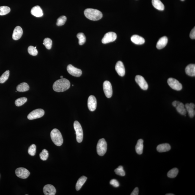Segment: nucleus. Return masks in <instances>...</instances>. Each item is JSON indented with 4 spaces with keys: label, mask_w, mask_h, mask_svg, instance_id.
<instances>
[{
    "label": "nucleus",
    "mask_w": 195,
    "mask_h": 195,
    "mask_svg": "<svg viewBox=\"0 0 195 195\" xmlns=\"http://www.w3.org/2000/svg\"><path fill=\"white\" fill-rule=\"evenodd\" d=\"M167 83L171 88L176 90H181L183 88L182 84L178 80L173 78H169L167 80Z\"/></svg>",
    "instance_id": "obj_7"
},
{
    "label": "nucleus",
    "mask_w": 195,
    "mask_h": 195,
    "mask_svg": "<svg viewBox=\"0 0 195 195\" xmlns=\"http://www.w3.org/2000/svg\"><path fill=\"white\" fill-rule=\"evenodd\" d=\"M40 156L42 160L45 161L47 160L48 157V152L46 149H43L40 153Z\"/></svg>",
    "instance_id": "obj_37"
},
{
    "label": "nucleus",
    "mask_w": 195,
    "mask_h": 195,
    "mask_svg": "<svg viewBox=\"0 0 195 195\" xmlns=\"http://www.w3.org/2000/svg\"><path fill=\"white\" fill-rule=\"evenodd\" d=\"M117 38V35L116 33L113 32H109L105 34L103 38H102V42L103 44H106L110 42L114 41Z\"/></svg>",
    "instance_id": "obj_8"
},
{
    "label": "nucleus",
    "mask_w": 195,
    "mask_h": 195,
    "mask_svg": "<svg viewBox=\"0 0 195 195\" xmlns=\"http://www.w3.org/2000/svg\"><path fill=\"white\" fill-rule=\"evenodd\" d=\"M9 76V71H6L2 74V75L0 77V83H4L7 80Z\"/></svg>",
    "instance_id": "obj_31"
},
{
    "label": "nucleus",
    "mask_w": 195,
    "mask_h": 195,
    "mask_svg": "<svg viewBox=\"0 0 195 195\" xmlns=\"http://www.w3.org/2000/svg\"><path fill=\"white\" fill-rule=\"evenodd\" d=\"M144 140L142 139L138 140L135 147L136 151L139 155L142 154L144 149Z\"/></svg>",
    "instance_id": "obj_23"
},
{
    "label": "nucleus",
    "mask_w": 195,
    "mask_h": 195,
    "mask_svg": "<svg viewBox=\"0 0 195 195\" xmlns=\"http://www.w3.org/2000/svg\"><path fill=\"white\" fill-rule=\"evenodd\" d=\"M172 105L176 107L177 111L180 114L183 115L186 114L187 112L185 108V105L181 102L178 101H174L172 103Z\"/></svg>",
    "instance_id": "obj_11"
},
{
    "label": "nucleus",
    "mask_w": 195,
    "mask_h": 195,
    "mask_svg": "<svg viewBox=\"0 0 195 195\" xmlns=\"http://www.w3.org/2000/svg\"><path fill=\"white\" fill-rule=\"evenodd\" d=\"M87 178L85 176H82L78 180L76 183V188L77 191L80 190L84 183H85Z\"/></svg>",
    "instance_id": "obj_26"
},
{
    "label": "nucleus",
    "mask_w": 195,
    "mask_h": 195,
    "mask_svg": "<svg viewBox=\"0 0 195 195\" xmlns=\"http://www.w3.org/2000/svg\"><path fill=\"white\" fill-rule=\"evenodd\" d=\"M185 72L188 76L194 77L195 76V65L190 64L185 68Z\"/></svg>",
    "instance_id": "obj_22"
},
{
    "label": "nucleus",
    "mask_w": 195,
    "mask_h": 195,
    "mask_svg": "<svg viewBox=\"0 0 195 195\" xmlns=\"http://www.w3.org/2000/svg\"><path fill=\"white\" fill-rule=\"evenodd\" d=\"M115 70L118 74L121 77L125 75L126 71L122 62L120 61L117 62L115 66Z\"/></svg>",
    "instance_id": "obj_15"
},
{
    "label": "nucleus",
    "mask_w": 195,
    "mask_h": 195,
    "mask_svg": "<svg viewBox=\"0 0 195 195\" xmlns=\"http://www.w3.org/2000/svg\"><path fill=\"white\" fill-rule=\"evenodd\" d=\"M66 21V16H62L60 17L57 20L56 25L58 26L64 25Z\"/></svg>",
    "instance_id": "obj_36"
},
{
    "label": "nucleus",
    "mask_w": 195,
    "mask_h": 195,
    "mask_svg": "<svg viewBox=\"0 0 195 195\" xmlns=\"http://www.w3.org/2000/svg\"><path fill=\"white\" fill-rule=\"evenodd\" d=\"M87 105L89 109L91 111H94L96 110L97 106V100L93 95L89 97L87 101Z\"/></svg>",
    "instance_id": "obj_14"
},
{
    "label": "nucleus",
    "mask_w": 195,
    "mask_h": 195,
    "mask_svg": "<svg viewBox=\"0 0 195 195\" xmlns=\"http://www.w3.org/2000/svg\"><path fill=\"white\" fill-rule=\"evenodd\" d=\"M110 184L115 188H118L119 186V183L116 179H112L110 181Z\"/></svg>",
    "instance_id": "obj_39"
},
{
    "label": "nucleus",
    "mask_w": 195,
    "mask_h": 195,
    "mask_svg": "<svg viewBox=\"0 0 195 195\" xmlns=\"http://www.w3.org/2000/svg\"><path fill=\"white\" fill-rule=\"evenodd\" d=\"M185 106L187 112H188L190 118H193L195 115L194 110L195 105L193 103H186Z\"/></svg>",
    "instance_id": "obj_18"
},
{
    "label": "nucleus",
    "mask_w": 195,
    "mask_h": 195,
    "mask_svg": "<svg viewBox=\"0 0 195 195\" xmlns=\"http://www.w3.org/2000/svg\"><path fill=\"white\" fill-rule=\"evenodd\" d=\"M84 13L85 17L91 20H98L103 17L102 13L97 9H87L84 10Z\"/></svg>",
    "instance_id": "obj_2"
},
{
    "label": "nucleus",
    "mask_w": 195,
    "mask_h": 195,
    "mask_svg": "<svg viewBox=\"0 0 195 195\" xmlns=\"http://www.w3.org/2000/svg\"><path fill=\"white\" fill-rule=\"evenodd\" d=\"M45 114V111L42 109H37L29 113L27 116L29 120H34L41 118Z\"/></svg>",
    "instance_id": "obj_6"
},
{
    "label": "nucleus",
    "mask_w": 195,
    "mask_h": 195,
    "mask_svg": "<svg viewBox=\"0 0 195 195\" xmlns=\"http://www.w3.org/2000/svg\"><path fill=\"white\" fill-rule=\"evenodd\" d=\"M98 154L100 156L105 155L107 150V143L104 139L99 140L97 147Z\"/></svg>",
    "instance_id": "obj_4"
},
{
    "label": "nucleus",
    "mask_w": 195,
    "mask_h": 195,
    "mask_svg": "<svg viewBox=\"0 0 195 195\" xmlns=\"http://www.w3.org/2000/svg\"><path fill=\"white\" fill-rule=\"evenodd\" d=\"M153 6L155 9L160 11H163L165 9V6L160 0H152Z\"/></svg>",
    "instance_id": "obj_25"
},
{
    "label": "nucleus",
    "mask_w": 195,
    "mask_h": 195,
    "mask_svg": "<svg viewBox=\"0 0 195 195\" xmlns=\"http://www.w3.org/2000/svg\"><path fill=\"white\" fill-rule=\"evenodd\" d=\"M181 1H184V0H181Z\"/></svg>",
    "instance_id": "obj_44"
},
{
    "label": "nucleus",
    "mask_w": 195,
    "mask_h": 195,
    "mask_svg": "<svg viewBox=\"0 0 195 195\" xmlns=\"http://www.w3.org/2000/svg\"><path fill=\"white\" fill-rule=\"evenodd\" d=\"M115 173L117 175L120 176H124L126 175V173L123 169V167L122 166H119L115 170Z\"/></svg>",
    "instance_id": "obj_35"
},
{
    "label": "nucleus",
    "mask_w": 195,
    "mask_h": 195,
    "mask_svg": "<svg viewBox=\"0 0 195 195\" xmlns=\"http://www.w3.org/2000/svg\"><path fill=\"white\" fill-rule=\"evenodd\" d=\"M29 87L26 82H22L19 84L16 88V90L19 92H25L29 90Z\"/></svg>",
    "instance_id": "obj_27"
},
{
    "label": "nucleus",
    "mask_w": 195,
    "mask_h": 195,
    "mask_svg": "<svg viewBox=\"0 0 195 195\" xmlns=\"http://www.w3.org/2000/svg\"><path fill=\"white\" fill-rule=\"evenodd\" d=\"M27 99L26 97H22L17 99L15 100V104L16 106L19 107L22 106L27 102Z\"/></svg>",
    "instance_id": "obj_32"
},
{
    "label": "nucleus",
    "mask_w": 195,
    "mask_h": 195,
    "mask_svg": "<svg viewBox=\"0 0 195 195\" xmlns=\"http://www.w3.org/2000/svg\"><path fill=\"white\" fill-rule=\"evenodd\" d=\"M178 173V169L177 168H173L172 169V170H170L168 172V173H167V176L169 178H174L177 176Z\"/></svg>",
    "instance_id": "obj_28"
},
{
    "label": "nucleus",
    "mask_w": 195,
    "mask_h": 195,
    "mask_svg": "<svg viewBox=\"0 0 195 195\" xmlns=\"http://www.w3.org/2000/svg\"><path fill=\"white\" fill-rule=\"evenodd\" d=\"M31 14L36 17H41L43 14L41 8L38 6H35L32 8L31 10Z\"/></svg>",
    "instance_id": "obj_19"
},
{
    "label": "nucleus",
    "mask_w": 195,
    "mask_h": 195,
    "mask_svg": "<svg viewBox=\"0 0 195 195\" xmlns=\"http://www.w3.org/2000/svg\"><path fill=\"white\" fill-rule=\"evenodd\" d=\"M28 52L29 54L32 55V56H35L38 54V51L36 49V46L34 47L30 46L28 48Z\"/></svg>",
    "instance_id": "obj_33"
},
{
    "label": "nucleus",
    "mask_w": 195,
    "mask_h": 195,
    "mask_svg": "<svg viewBox=\"0 0 195 195\" xmlns=\"http://www.w3.org/2000/svg\"><path fill=\"white\" fill-rule=\"evenodd\" d=\"M157 149L159 152H163L170 150L171 147L168 144H159L157 146Z\"/></svg>",
    "instance_id": "obj_24"
},
{
    "label": "nucleus",
    "mask_w": 195,
    "mask_h": 195,
    "mask_svg": "<svg viewBox=\"0 0 195 195\" xmlns=\"http://www.w3.org/2000/svg\"><path fill=\"white\" fill-rule=\"evenodd\" d=\"M131 40L133 43L136 45H142L145 42V40L144 38L137 35L132 36Z\"/></svg>",
    "instance_id": "obj_21"
},
{
    "label": "nucleus",
    "mask_w": 195,
    "mask_h": 195,
    "mask_svg": "<svg viewBox=\"0 0 195 195\" xmlns=\"http://www.w3.org/2000/svg\"><path fill=\"white\" fill-rule=\"evenodd\" d=\"M139 188L136 187L133 190L132 192L131 193V195H139Z\"/></svg>",
    "instance_id": "obj_41"
},
{
    "label": "nucleus",
    "mask_w": 195,
    "mask_h": 195,
    "mask_svg": "<svg viewBox=\"0 0 195 195\" xmlns=\"http://www.w3.org/2000/svg\"><path fill=\"white\" fill-rule=\"evenodd\" d=\"M77 37L79 39V45H82L85 43L86 38L85 35L83 33L79 32L77 34Z\"/></svg>",
    "instance_id": "obj_30"
},
{
    "label": "nucleus",
    "mask_w": 195,
    "mask_h": 195,
    "mask_svg": "<svg viewBox=\"0 0 195 195\" xmlns=\"http://www.w3.org/2000/svg\"><path fill=\"white\" fill-rule=\"evenodd\" d=\"M104 93L107 98H110L113 95V89L111 83L109 81H105L103 84Z\"/></svg>",
    "instance_id": "obj_9"
},
{
    "label": "nucleus",
    "mask_w": 195,
    "mask_h": 195,
    "mask_svg": "<svg viewBox=\"0 0 195 195\" xmlns=\"http://www.w3.org/2000/svg\"><path fill=\"white\" fill-rule=\"evenodd\" d=\"M23 34L22 29L20 26H17L14 29L12 34V38L14 40H17L22 37Z\"/></svg>",
    "instance_id": "obj_17"
},
{
    "label": "nucleus",
    "mask_w": 195,
    "mask_h": 195,
    "mask_svg": "<svg viewBox=\"0 0 195 195\" xmlns=\"http://www.w3.org/2000/svg\"><path fill=\"white\" fill-rule=\"evenodd\" d=\"M43 44L48 49H51L52 45V40L49 38H46L44 40Z\"/></svg>",
    "instance_id": "obj_34"
},
{
    "label": "nucleus",
    "mask_w": 195,
    "mask_h": 195,
    "mask_svg": "<svg viewBox=\"0 0 195 195\" xmlns=\"http://www.w3.org/2000/svg\"><path fill=\"white\" fill-rule=\"evenodd\" d=\"M190 37L192 39H195V27L191 30L190 32Z\"/></svg>",
    "instance_id": "obj_40"
},
{
    "label": "nucleus",
    "mask_w": 195,
    "mask_h": 195,
    "mask_svg": "<svg viewBox=\"0 0 195 195\" xmlns=\"http://www.w3.org/2000/svg\"><path fill=\"white\" fill-rule=\"evenodd\" d=\"M67 71L70 74L74 77H80L82 74V71L81 69L74 67L71 64L68 65Z\"/></svg>",
    "instance_id": "obj_12"
},
{
    "label": "nucleus",
    "mask_w": 195,
    "mask_h": 195,
    "mask_svg": "<svg viewBox=\"0 0 195 195\" xmlns=\"http://www.w3.org/2000/svg\"><path fill=\"white\" fill-rule=\"evenodd\" d=\"M168 40L167 37L163 36L157 42V48L158 49L160 50L165 48L168 43Z\"/></svg>",
    "instance_id": "obj_20"
},
{
    "label": "nucleus",
    "mask_w": 195,
    "mask_h": 195,
    "mask_svg": "<svg viewBox=\"0 0 195 195\" xmlns=\"http://www.w3.org/2000/svg\"><path fill=\"white\" fill-rule=\"evenodd\" d=\"M11 9L9 6H0V15H6L10 12Z\"/></svg>",
    "instance_id": "obj_29"
},
{
    "label": "nucleus",
    "mask_w": 195,
    "mask_h": 195,
    "mask_svg": "<svg viewBox=\"0 0 195 195\" xmlns=\"http://www.w3.org/2000/svg\"><path fill=\"white\" fill-rule=\"evenodd\" d=\"M135 81L139 84L141 89L144 90H147L148 88L147 82L142 76L137 75L135 77Z\"/></svg>",
    "instance_id": "obj_13"
},
{
    "label": "nucleus",
    "mask_w": 195,
    "mask_h": 195,
    "mask_svg": "<svg viewBox=\"0 0 195 195\" xmlns=\"http://www.w3.org/2000/svg\"><path fill=\"white\" fill-rule=\"evenodd\" d=\"M166 195H174V194H171V193H169V194H166Z\"/></svg>",
    "instance_id": "obj_42"
},
{
    "label": "nucleus",
    "mask_w": 195,
    "mask_h": 195,
    "mask_svg": "<svg viewBox=\"0 0 195 195\" xmlns=\"http://www.w3.org/2000/svg\"><path fill=\"white\" fill-rule=\"evenodd\" d=\"M52 141L55 145L59 146L62 144L63 139L61 133L57 129H53L50 133Z\"/></svg>",
    "instance_id": "obj_3"
},
{
    "label": "nucleus",
    "mask_w": 195,
    "mask_h": 195,
    "mask_svg": "<svg viewBox=\"0 0 195 195\" xmlns=\"http://www.w3.org/2000/svg\"><path fill=\"white\" fill-rule=\"evenodd\" d=\"M61 78H63V76H61Z\"/></svg>",
    "instance_id": "obj_43"
},
{
    "label": "nucleus",
    "mask_w": 195,
    "mask_h": 195,
    "mask_svg": "<svg viewBox=\"0 0 195 195\" xmlns=\"http://www.w3.org/2000/svg\"><path fill=\"white\" fill-rule=\"evenodd\" d=\"M15 174L20 178L26 179L28 178L30 175V172L27 169L20 167L16 169Z\"/></svg>",
    "instance_id": "obj_10"
},
{
    "label": "nucleus",
    "mask_w": 195,
    "mask_h": 195,
    "mask_svg": "<svg viewBox=\"0 0 195 195\" xmlns=\"http://www.w3.org/2000/svg\"><path fill=\"white\" fill-rule=\"evenodd\" d=\"M70 85V82L68 79L61 78L56 81L53 83V89L56 92H63L69 89Z\"/></svg>",
    "instance_id": "obj_1"
},
{
    "label": "nucleus",
    "mask_w": 195,
    "mask_h": 195,
    "mask_svg": "<svg viewBox=\"0 0 195 195\" xmlns=\"http://www.w3.org/2000/svg\"><path fill=\"white\" fill-rule=\"evenodd\" d=\"M74 128L76 131L77 141L79 143L82 142L83 139V132L80 124L77 121H75Z\"/></svg>",
    "instance_id": "obj_5"
},
{
    "label": "nucleus",
    "mask_w": 195,
    "mask_h": 195,
    "mask_svg": "<svg viewBox=\"0 0 195 195\" xmlns=\"http://www.w3.org/2000/svg\"><path fill=\"white\" fill-rule=\"evenodd\" d=\"M36 151V146L35 144H32L29 148L28 152L29 155L34 156L35 155Z\"/></svg>",
    "instance_id": "obj_38"
},
{
    "label": "nucleus",
    "mask_w": 195,
    "mask_h": 195,
    "mask_svg": "<svg viewBox=\"0 0 195 195\" xmlns=\"http://www.w3.org/2000/svg\"><path fill=\"white\" fill-rule=\"evenodd\" d=\"M43 191L45 195H54L56 193L54 186L51 184L46 185L43 187Z\"/></svg>",
    "instance_id": "obj_16"
}]
</instances>
